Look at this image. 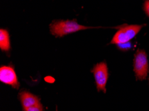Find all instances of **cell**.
I'll list each match as a JSON object with an SVG mask.
<instances>
[{
	"instance_id": "obj_4",
	"label": "cell",
	"mask_w": 149,
	"mask_h": 111,
	"mask_svg": "<svg viewBox=\"0 0 149 111\" xmlns=\"http://www.w3.org/2000/svg\"><path fill=\"white\" fill-rule=\"evenodd\" d=\"M92 72L94 73V79H95L97 90L98 91L102 90L106 93V85L108 78V71L107 63L102 62L94 66Z\"/></svg>"
},
{
	"instance_id": "obj_5",
	"label": "cell",
	"mask_w": 149,
	"mask_h": 111,
	"mask_svg": "<svg viewBox=\"0 0 149 111\" xmlns=\"http://www.w3.org/2000/svg\"><path fill=\"white\" fill-rule=\"evenodd\" d=\"M0 81L2 83L12 86L15 89L19 87V81L13 68L10 66H2L0 68Z\"/></svg>"
},
{
	"instance_id": "obj_7",
	"label": "cell",
	"mask_w": 149,
	"mask_h": 111,
	"mask_svg": "<svg viewBox=\"0 0 149 111\" xmlns=\"http://www.w3.org/2000/svg\"><path fill=\"white\" fill-rule=\"evenodd\" d=\"M0 49L2 51H8L10 49V35L6 29L0 30Z\"/></svg>"
},
{
	"instance_id": "obj_6",
	"label": "cell",
	"mask_w": 149,
	"mask_h": 111,
	"mask_svg": "<svg viewBox=\"0 0 149 111\" xmlns=\"http://www.w3.org/2000/svg\"><path fill=\"white\" fill-rule=\"evenodd\" d=\"M19 99L24 110L40 103V99L38 97L26 91L22 92L19 94Z\"/></svg>"
},
{
	"instance_id": "obj_2",
	"label": "cell",
	"mask_w": 149,
	"mask_h": 111,
	"mask_svg": "<svg viewBox=\"0 0 149 111\" xmlns=\"http://www.w3.org/2000/svg\"><path fill=\"white\" fill-rule=\"evenodd\" d=\"M143 27L142 25H132L120 29L114 35L111 43L118 45L126 43L134 38Z\"/></svg>"
},
{
	"instance_id": "obj_3",
	"label": "cell",
	"mask_w": 149,
	"mask_h": 111,
	"mask_svg": "<svg viewBox=\"0 0 149 111\" xmlns=\"http://www.w3.org/2000/svg\"><path fill=\"white\" fill-rule=\"evenodd\" d=\"M134 71L137 80H144L147 77L149 71L148 62L147 55L144 50H139L135 54Z\"/></svg>"
},
{
	"instance_id": "obj_1",
	"label": "cell",
	"mask_w": 149,
	"mask_h": 111,
	"mask_svg": "<svg viewBox=\"0 0 149 111\" xmlns=\"http://www.w3.org/2000/svg\"><path fill=\"white\" fill-rule=\"evenodd\" d=\"M92 28L78 23L76 21H57L50 25V31L56 37H62L69 33L77 32Z\"/></svg>"
},
{
	"instance_id": "obj_8",
	"label": "cell",
	"mask_w": 149,
	"mask_h": 111,
	"mask_svg": "<svg viewBox=\"0 0 149 111\" xmlns=\"http://www.w3.org/2000/svg\"><path fill=\"white\" fill-rule=\"evenodd\" d=\"M24 111H43V106L41 103H39L38 105L24 109Z\"/></svg>"
},
{
	"instance_id": "obj_9",
	"label": "cell",
	"mask_w": 149,
	"mask_h": 111,
	"mask_svg": "<svg viewBox=\"0 0 149 111\" xmlns=\"http://www.w3.org/2000/svg\"><path fill=\"white\" fill-rule=\"evenodd\" d=\"M144 10L149 17V0H146L144 4Z\"/></svg>"
}]
</instances>
